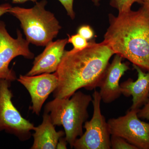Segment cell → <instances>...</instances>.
<instances>
[{"instance_id": "15", "label": "cell", "mask_w": 149, "mask_h": 149, "mask_svg": "<svg viewBox=\"0 0 149 149\" xmlns=\"http://www.w3.org/2000/svg\"><path fill=\"white\" fill-rule=\"evenodd\" d=\"M111 147L112 149H138L125 139L113 135L111 136Z\"/></svg>"}, {"instance_id": "6", "label": "cell", "mask_w": 149, "mask_h": 149, "mask_svg": "<svg viewBox=\"0 0 149 149\" xmlns=\"http://www.w3.org/2000/svg\"><path fill=\"white\" fill-rule=\"evenodd\" d=\"M102 100L98 91L93 94V113L90 120L84 123L85 132L77 138L73 145L75 149H111L109 126L101 110Z\"/></svg>"}, {"instance_id": "3", "label": "cell", "mask_w": 149, "mask_h": 149, "mask_svg": "<svg viewBox=\"0 0 149 149\" xmlns=\"http://www.w3.org/2000/svg\"><path fill=\"white\" fill-rule=\"evenodd\" d=\"M93 97L77 91L70 98H54L48 102L44 108L55 126L62 125L65 138L71 148L75 140L83 133V124L89 118L88 107Z\"/></svg>"}, {"instance_id": "10", "label": "cell", "mask_w": 149, "mask_h": 149, "mask_svg": "<svg viewBox=\"0 0 149 149\" xmlns=\"http://www.w3.org/2000/svg\"><path fill=\"white\" fill-rule=\"evenodd\" d=\"M123 58L116 54L109 63L100 83L99 91L102 101L109 104L118 99L122 95L119 82L125 72L130 70L126 63L123 62Z\"/></svg>"}, {"instance_id": "13", "label": "cell", "mask_w": 149, "mask_h": 149, "mask_svg": "<svg viewBox=\"0 0 149 149\" xmlns=\"http://www.w3.org/2000/svg\"><path fill=\"white\" fill-rule=\"evenodd\" d=\"M34 139L31 149H55L59 140L65 135V131H56L48 113L44 112L42 122L35 127Z\"/></svg>"}, {"instance_id": "21", "label": "cell", "mask_w": 149, "mask_h": 149, "mask_svg": "<svg viewBox=\"0 0 149 149\" xmlns=\"http://www.w3.org/2000/svg\"><path fill=\"white\" fill-rule=\"evenodd\" d=\"M12 6L9 3H4L0 5V17L4 14L8 13Z\"/></svg>"}, {"instance_id": "11", "label": "cell", "mask_w": 149, "mask_h": 149, "mask_svg": "<svg viewBox=\"0 0 149 149\" xmlns=\"http://www.w3.org/2000/svg\"><path fill=\"white\" fill-rule=\"evenodd\" d=\"M68 43V39L51 42L46 46L44 51L35 58L33 66L26 75H38L51 73L56 71Z\"/></svg>"}, {"instance_id": "8", "label": "cell", "mask_w": 149, "mask_h": 149, "mask_svg": "<svg viewBox=\"0 0 149 149\" xmlns=\"http://www.w3.org/2000/svg\"><path fill=\"white\" fill-rule=\"evenodd\" d=\"M138 110L129 109L123 116L109 119L110 131L138 149H149V123L140 120Z\"/></svg>"}, {"instance_id": "14", "label": "cell", "mask_w": 149, "mask_h": 149, "mask_svg": "<svg viewBox=\"0 0 149 149\" xmlns=\"http://www.w3.org/2000/svg\"><path fill=\"white\" fill-rule=\"evenodd\" d=\"M137 3L141 4V0H110V5L117 9L118 13L125 12L131 10L133 4Z\"/></svg>"}, {"instance_id": "22", "label": "cell", "mask_w": 149, "mask_h": 149, "mask_svg": "<svg viewBox=\"0 0 149 149\" xmlns=\"http://www.w3.org/2000/svg\"><path fill=\"white\" fill-rule=\"evenodd\" d=\"M142 6L141 7L149 15V0H141Z\"/></svg>"}, {"instance_id": "4", "label": "cell", "mask_w": 149, "mask_h": 149, "mask_svg": "<svg viewBox=\"0 0 149 149\" xmlns=\"http://www.w3.org/2000/svg\"><path fill=\"white\" fill-rule=\"evenodd\" d=\"M47 4V1L43 0L36 2L32 8L12 7L8 12L20 22L26 40L37 46H47L61 29L54 15L45 9Z\"/></svg>"}, {"instance_id": "17", "label": "cell", "mask_w": 149, "mask_h": 149, "mask_svg": "<svg viewBox=\"0 0 149 149\" xmlns=\"http://www.w3.org/2000/svg\"><path fill=\"white\" fill-rule=\"evenodd\" d=\"M77 34L81 35L87 41L92 40L95 37V32L90 25L84 24L77 29Z\"/></svg>"}, {"instance_id": "24", "label": "cell", "mask_w": 149, "mask_h": 149, "mask_svg": "<svg viewBox=\"0 0 149 149\" xmlns=\"http://www.w3.org/2000/svg\"><path fill=\"white\" fill-rule=\"evenodd\" d=\"M90 1L94 3V4L96 6H98L100 5V2L102 0H90Z\"/></svg>"}, {"instance_id": "19", "label": "cell", "mask_w": 149, "mask_h": 149, "mask_svg": "<svg viewBox=\"0 0 149 149\" xmlns=\"http://www.w3.org/2000/svg\"><path fill=\"white\" fill-rule=\"evenodd\" d=\"M143 107L138 110V116L140 118L149 120V98Z\"/></svg>"}, {"instance_id": "18", "label": "cell", "mask_w": 149, "mask_h": 149, "mask_svg": "<svg viewBox=\"0 0 149 149\" xmlns=\"http://www.w3.org/2000/svg\"><path fill=\"white\" fill-rule=\"evenodd\" d=\"M63 6L68 15L72 19L75 17V15L73 10L74 0H58Z\"/></svg>"}, {"instance_id": "7", "label": "cell", "mask_w": 149, "mask_h": 149, "mask_svg": "<svg viewBox=\"0 0 149 149\" xmlns=\"http://www.w3.org/2000/svg\"><path fill=\"white\" fill-rule=\"evenodd\" d=\"M17 38L12 37L8 32L6 25L0 21V79L11 82L17 79L16 73L9 68L10 62L18 56L32 59L35 55L29 49V42L22 37L19 30L17 32Z\"/></svg>"}, {"instance_id": "2", "label": "cell", "mask_w": 149, "mask_h": 149, "mask_svg": "<svg viewBox=\"0 0 149 149\" xmlns=\"http://www.w3.org/2000/svg\"><path fill=\"white\" fill-rule=\"evenodd\" d=\"M104 42L114 54L149 71V15L142 7L109 15Z\"/></svg>"}, {"instance_id": "23", "label": "cell", "mask_w": 149, "mask_h": 149, "mask_svg": "<svg viewBox=\"0 0 149 149\" xmlns=\"http://www.w3.org/2000/svg\"><path fill=\"white\" fill-rule=\"evenodd\" d=\"M6 1H11L13 3L19 4L23 3L28 1H31L34 2H36L37 0H6Z\"/></svg>"}, {"instance_id": "1", "label": "cell", "mask_w": 149, "mask_h": 149, "mask_svg": "<svg viewBox=\"0 0 149 149\" xmlns=\"http://www.w3.org/2000/svg\"><path fill=\"white\" fill-rule=\"evenodd\" d=\"M114 54L103 42L91 41L83 49L65 51L55 72L58 83L53 93L54 98H70L81 88L91 91L99 88Z\"/></svg>"}, {"instance_id": "9", "label": "cell", "mask_w": 149, "mask_h": 149, "mask_svg": "<svg viewBox=\"0 0 149 149\" xmlns=\"http://www.w3.org/2000/svg\"><path fill=\"white\" fill-rule=\"evenodd\" d=\"M30 95L32 105L29 109L40 115L43 104L57 87L58 79L56 72L29 76L20 74L17 79Z\"/></svg>"}, {"instance_id": "12", "label": "cell", "mask_w": 149, "mask_h": 149, "mask_svg": "<svg viewBox=\"0 0 149 149\" xmlns=\"http://www.w3.org/2000/svg\"><path fill=\"white\" fill-rule=\"evenodd\" d=\"M138 73V78L134 81L131 78L120 84L121 94L125 97L132 96V105L130 109L138 110L148 101L149 98V71L144 72L141 68L133 64Z\"/></svg>"}, {"instance_id": "16", "label": "cell", "mask_w": 149, "mask_h": 149, "mask_svg": "<svg viewBox=\"0 0 149 149\" xmlns=\"http://www.w3.org/2000/svg\"><path fill=\"white\" fill-rule=\"evenodd\" d=\"M68 43L72 44L73 46L72 49L75 50H80L87 47L89 44L88 41L83 38V37L77 34L75 35H72L70 36L68 35Z\"/></svg>"}, {"instance_id": "5", "label": "cell", "mask_w": 149, "mask_h": 149, "mask_svg": "<svg viewBox=\"0 0 149 149\" xmlns=\"http://www.w3.org/2000/svg\"><path fill=\"white\" fill-rule=\"evenodd\" d=\"M11 83L9 80L0 79V133L5 131L24 142L31 139V131L34 130L35 126L22 117L14 105Z\"/></svg>"}, {"instance_id": "20", "label": "cell", "mask_w": 149, "mask_h": 149, "mask_svg": "<svg viewBox=\"0 0 149 149\" xmlns=\"http://www.w3.org/2000/svg\"><path fill=\"white\" fill-rule=\"evenodd\" d=\"M68 144V143L65 137H61L59 140L56 149H67Z\"/></svg>"}]
</instances>
